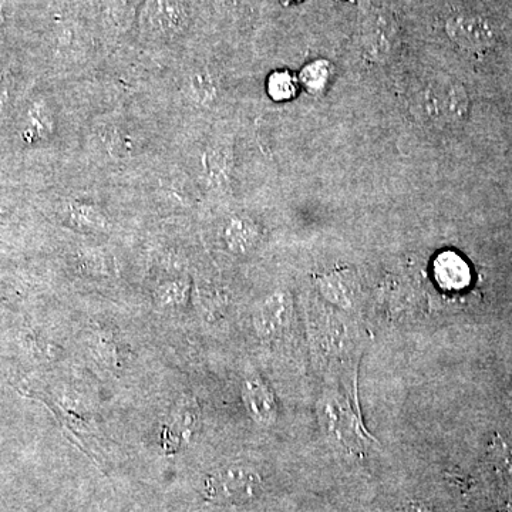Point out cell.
Masks as SVG:
<instances>
[{
	"mask_svg": "<svg viewBox=\"0 0 512 512\" xmlns=\"http://www.w3.org/2000/svg\"><path fill=\"white\" fill-rule=\"evenodd\" d=\"M262 478L247 466H228L215 471L205 481V498L218 505H242L258 497Z\"/></svg>",
	"mask_w": 512,
	"mask_h": 512,
	"instance_id": "1",
	"label": "cell"
},
{
	"mask_svg": "<svg viewBox=\"0 0 512 512\" xmlns=\"http://www.w3.org/2000/svg\"><path fill=\"white\" fill-rule=\"evenodd\" d=\"M423 116L434 124H453L463 120L468 110L466 89L448 77H434L420 96Z\"/></svg>",
	"mask_w": 512,
	"mask_h": 512,
	"instance_id": "2",
	"label": "cell"
},
{
	"mask_svg": "<svg viewBox=\"0 0 512 512\" xmlns=\"http://www.w3.org/2000/svg\"><path fill=\"white\" fill-rule=\"evenodd\" d=\"M446 29L453 42L471 52H481L494 43L493 28L480 16H454L448 20Z\"/></svg>",
	"mask_w": 512,
	"mask_h": 512,
	"instance_id": "3",
	"label": "cell"
},
{
	"mask_svg": "<svg viewBox=\"0 0 512 512\" xmlns=\"http://www.w3.org/2000/svg\"><path fill=\"white\" fill-rule=\"evenodd\" d=\"M394 29L392 20L375 15L365 22L362 30V45L367 56L382 60L393 47Z\"/></svg>",
	"mask_w": 512,
	"mask_h": 512,
	"instance_id": "4",
	"label": "cell"
},
{
	"mask_svg": "<svg viewBox=\"0 0 512 512\" xmlns=\"http://www.w3.org/2000/svg\"><path fill=\"white\" fill-rule=\"evenodd\" d=\"M436 276L447 288H460L468 281L466 264L457 255H441L436 262Z\"/></svg>",
	"mask_w": 512,
	"mask_h": 512,
	"instance_id": "5",
	"label": "cell"
},
{
	"mask_svg": "<svg viewBox=\"0 0 512 512\" xmlns=\"http://www.w3.org/2000/svg\"><path fill=\"white\" fill-rule=\"evenodd\" d=\"M148 20L154 28L171 30L180 23L181 15L174 3L168 0H156L148 10Z\"/></svg>",
	"mask_w": 512,
	"mask_h": 512,
	"instance_id": "6",
	"label": "cell"
},
{
	"mask_svg": "<svg viewBox=\"0 0 512 512\" xmlns=\"http://www.w3.org/2000/svg\"><path fill=\"white\" fill-rule=\"evenodd\" d=\"M188 92L195 103H212L217 97V83L207 73H197L188 80Z\"/></svg>",
	"mask_w": 512,
	"mask_h": 512,
	"instance_id": "7",
	"label": "cell"
},
{
	"mask_svg": "<svg viewBox=\"0 0 512 512\" xmlns=\"http://www.w3.org/2000/svg\"><path fill=\"white\" fill-rule=\"evenodd\" d=\"M285 298L282 295H276L274 298L269 299L262 309L261 315V329L264 332L272 333L278 325L284 323L286 312Z\"/></svg>",
	"mask_w": 512,
	"mask_h": 512,
	"instance_id": "8",
	"label": "cell"
},
{
	"mask_svg": "<svg viewBox=\"0 0 512 512\" xmlns=\"http://www.w3.org/2000/svg\"><path fill=\"white\" fill-rule=\"evenodd\" d=\"M255 238V231L248 221L234 220L227 228V239L231 247L244 249L252 244Z\"/></svg>",
	"mask_w": 512,
	"mask_h": 512,
	"instance_id": "9",
	"label": "cell"
},
{
	"mask_svg": "<svg viewBox=\"0 0 512 512\" xmlns=\"http://www.w3.org/2000/svg\"><path fill=\"white\" fill-rule=\"evenodd\" d=\"M269 93L276 100H286L295 94L296 84L291 74L279 72L272 74L268 83Z\"/></svg>",
	"mask_w": 512,
	"mask_h": 512,
	"instance_id": "10",
	"label": "cell"
},
{
	"mask_svg": "<svg viewBox=\"0 0 512 512\" xmlns=\"http://www.w3.org/2000/svg\"><path fill=\"white\" fill-rule=\"evenodd\" d=\"M326 64L315 63L312 66L306 67L305 72L302 74L303 83L311 89H318L325 83L326 76H328V69Z\"/></svg>",
	"mask_w": 512,
	"mask_h": 512,
	"instance_id": "11",
	"label": "cell"
},
{
	"mask_svg": "<svg viewBox=\"0 0 512 512\" xmlns=\"http://www.w3.org/2000/svg\"><path fill=\"white\" fill-rule=\"evenodd\" d=\"M400 512H433L429 510V508L426 507V505L419 504V503H410L407 505H404L402 508V511Z\"/></svg>",
	"mask_w": 512,
	"mask_h": 512,
	"instance_id": "12",
	"label": "cell"
},
{
	"mask_svg": "<svg viewBox=\"0 0 512 512\" xmlns=\"http://www.w3.org/2000/svg\"><path fill=\"white\" fill-rule=\"evenodd\" d=\"M508 512H512V507L510 508V510H508Z\"/></svg>",
	"mask_w": 512,
	"mask_h": 512,
	"instance_id": "13",
	"label": "cell"
},
{
	"mask_svg": "<svg viewBox=\"0 0 512 512\" xmlns=\"http://www.w3.org/2000/svg\"><path fill=\"white\" fill-rule=\"evenodd\" d=\"M511 394H512V392H511Z\"/></svg>",
	"mask_w": 512,
	"mask_h": 512,
	"instance_id": "14",
	"label": "cell"
}]
</instances>
